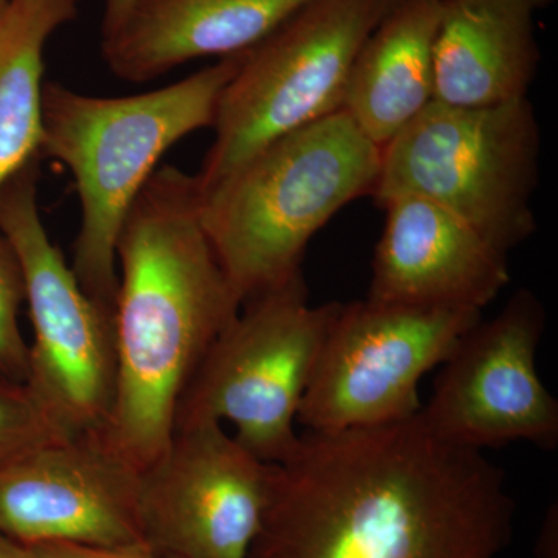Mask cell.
I'll use <instances>...</instances> for the list:
<instances>
[{"mask_svg": "<svg viewBox=\"0 0 558 558\" xmlns=\"http://www.w3.org/2000/svg\"><path fill=\"white\" fill-rule=\"evenodd\" d=\"M398 2L310 0L245 51L220 95L199 189H211L281 135L343 108L363 44Z\"/></svg>", "mask_w": 558, "mask_h": 558, "instance_id": "obj_6", "label": "cell"}, {"mask_svg": "<svg viewBox=\"0 0 558 558\" xmlns=\"http://www.w3.org/2000/svg\"><path fill=\"white\" fill-rule=\"evenodd\" d=\"M244 54L128 97H92L44 83L43 159L68 168L80 197L70 267L84 292L106 310H116L117 241L132 204L175 143L211 128L220 95Z\"/></svg>", "mask_w": 558, "mask_h": 558, "instance_id": "obj_3", "label": "cell"}, {"mask_svg": "<svg viewBox=\"0 0 558 558\" xmlns=\"http://www.w3.org/2000/svg\"><path fill=\"white\" fill-rule=\"evenodd\" d=\"M137 0H106L105 14H102L101 33L102 39L113 35L126 17L130 16L132 7Z\"/></svg>", "mask_w": 558, "mask_h": 558, "instance_id": "obj_21", "label": "cell"}, {"mask_svg": "<svg viewBox=\"0 0 558 558\" xmlns=\"http://www.w3.org/2000/svg\"><path fill=\"white\" fill-rule=\"evenodd\" d=\"M546 312L519 289L494 318L472 326L444 360L432 399L418 411L446 442L484 450L524 440L556 449L558 402L539 379Z\"/></svg>", "mask_w": 558, "mask_h": 558, "instance_id": "obj_10", "label": "cell"}, {"mask_svg": "<svg viewBox=\"0 0 558 558\" xmlns=\"http://www.w3.org/2000/svg\"><path fill=\"white\" fill-rule=\"evenodd\" d=\"M553 0H440L435 101L480 108L526 98L537 75L535 20Z\"/></svg>", "mask_w": 558, "mask_h": 558, "instance_id": "obj_15", "label": "cell"}, {"mask_svg": "<svg viewBox=\"0 0 558 558\" xmlns=\"http://www.w3.org/2000/svg\"><path fill=\"white\" fill-rule=\"evenodd\" d=\"M64 433L25 381L0 373V468L25 451Z\"/></svg>", "mask_w": 558, "mask_h": 558, "instance_id": "obj_18", "label": "cell"}, {"mask_svg": "<svg viewBox=\"0 0 558 558\" xmlns=\"http://www.w3.org/2000/svg\"><path fill=\"white\" fill-rule=\"evenodd\" d=\"M0 558H38V556L31 546L22 545V543L0 534Z\"/></svg>", "mask_w": 558, "mask_h": 558, "instance_id": "obj_23", "label": "cell"}, {"mask_svg": "<svg viewBox=\"0 0 558 558\" xmlns=\"http://www.w3.org/2000/svg\"><path fill=\"white\" fill-rule=\"evenodd\" d=\"M538 558H558V510L557 506L549 509L543 523L537 543Z\"/></svg>", "mask_w": 558, "mask_h": 558, "instance_id": "obj_22", "label": "cell"}, {"mask_svg": "<svg viewBox=\"0 0 558 558\" xmlns=\"http://www.w3.org/2000/svg\"><path fill=\"white\" fill-rule=\"evenodd\" d=\"M380 165L379 146L340 109L199 189L202 226L241 306L303 277L312 238L351 202L373 196Z\"/></svg>", "mask_w": 558, "mask_h": 558, "instance_id": "obj_4", "label": "cell"}, {"mask_svg": "<svg viewBox=\"0 0 558 558\" xmlns=\"http://www.w3.org/2000/svg\"><path fill=\"white\" fill-rule=\"evenodd\" d=\"M340 307L312 306L303 277L242 304L183 392L174 429L227 421L256 458L281 462L299 442L301 400Z\"/></svg>", "mask_w": 558, "mask_h": 558, "instance_id": "obj_7", "label": "cell"}, {"mask_svg": "<svg viewBox=\"0 0 558 558\" xmlns=\"http://www.w3.org/2000/svg\"><path fill=\"white\" fill-rule=\"evenodd\" d=\"M160 558H178V557H160Z\"/></svg>", "mask_w": 558, "mask_h": 558, "instance_id": "obj_25", "label": "cell"}, {"mask_svg": "<svg viewBox=\"0 0 558 558\" xmlns=\"http://www.w3.org/2000/svg\"><path fill=\"white\" fill-rule=\"evenodd\" d=\"M81 0H11L0 11V190L43 160L46 47Z\"/></svg>", "mask_w": 558, "mask_h": 558, "instance_id": "obj_17", "label": "cell"}, {"mask_svg": "<svg viewBox=\"0 0 558 558\" xmlns=\"http://www.w3.org/2000/svg\"><path fill=\"white\" fill-rule=\"evenodd\" d=\"M140 475L101 428L47 440L0 468V534L25 546L145 543Z\"/></svg>", "mask_w": 558, "mask_h": 558, "instance_id": "obj_12", "label": "cell"}, {"mask_svg": "<svg viewBox=\"0 0 558 558\" xmlns=\"http://www.w3.org/2000/svg\"><path fill=\"white\" fill-rule=\"evenodd\" d=\"M10 2L11 0H0V11L5 9V7L9 5Z\"/></svg>", "mask_w": 558, "mask_h": 558, "instance_id": "obj_24", "label": "cell"}, {"mask_svg": "<svg viewBox=\"0 0 558 558\" xmlns=\"http://www.w3.org/2000/svg\"><path fill=\"white\" fill-rule=\"evenodd\" d=\"M515 510L502 469L439 439L418 413L307 432L275 464L247 558H498Z\"/></svg>", "mask_w": 558, "mask_h": 558, "instance_id": "obj_1", "label": "cell"}, {"mask_svg": "<svg viewBox=\"0 0 558 558\" xmlns=\"http://www.w3.org/2000/svg\"><path fill=\"white\" fill-rule=\"evenodd\" d=\"M439 11L440 0H399L352 68L341 109L380 149L435 102Z\"/></svg>", "mask_w": 558, "mask_h": 558, "instance_id": "obj_16", "label": "cell"}, {"mask_svg": "<svg viewBox=\"0 0 558 558\" xmlns=\"http://www.w3.org/2000/svg\"><path fill=\"white\" fill-rule=\"evenodd\" d=\"M24 303L20 263L0 234V373L17 381H25L28 371V343L20 325Z\"/></svg>", "mask_w": 558, "mask_h": 558, "instance_id": "obj_19", "label": "cell"}, {"mask_svg": "<svg viewBox=\"0 0 558 558\" xmlns=\"http://www.w3.org/2000/svg\"><path fill=\"white\" fill-rule=\"evenodd\" d=\"M366 299L380 303L483 311L509 284L508 255L435 202L395 196Z\"/></svg>", "mask_w": 558, "mask_h": 558, "instance_id": "obj_13", "label": "cell"}, {"mask_svg": "<svg viewBox=\"0 0 558 558\" xmlns=\"http://www.w3.org/2000/svg\"><path fill=\"white\" fill-rule=\"evenodd\" d=\"M116 391L101 432L138 472L167 449L194 373L241 303L202 226L196 174L157 168L117 241Z\"/></svg>", "mask_w": 558, "mask_h": 558, "instance_id": "obj_2", "label": "cell"}, {"mask_svg": "<svg viewBox=\"0 0 558 558\" xmlns=\"http://www.w3.org/2000/svg\"><path fill=\"white\" fill-rule=\"evenodd\" d=\"M39 163L0 190V234L24 279L33 341L25 384L64 435L101 428L116 391L113 312L92 300L40 218Z\"/></svg>", "mask_w": 558, "mask_h": 558, "instance_id": "obj_8", "label": "cell"}, {"mask_svg": "<svg viewBox=\"0 0 558 558\" xmlns=\"http://www.w3.org/2000/svg\"><path fill=\"white\" fill-rule=\"evenodd\" d=\"M310 0H137L123 25L102 39L117 78L156 80L197 58L252 50Z\"/></svg>", "mask_w": 558, "mask_h": 558, "instance_id": "obj_14", "label": "cell"}, {"mask_svg": "<svg viewBox=\"0 0 558 558\" xmlns=\"http://www.w3.org/2000/svg\"><path fill=\"white\" fill-rule=\"evenodd\" d=\"M31 548L38 558H157L145 543L123 548H102L83 543L49 542L33 545Z\"/></svg>", "mask_w": 558, "mask_h": 558, "instance_id": "obj_20", "label": "cell"}, {"mask_svg": "<svg viewBox=\"0 0 558 558\" xmlns=\"http://www.w3.org/2000/svg\"><path fill=\"white\" fill-rule=\"evenodd\" d=\"M275 464L219 422L185 425L140 475V527L157 558H247Z\"/></svg>", "mask_w": 558, "mask_h": 558, "instance_id": "obj_11", "label": "cell"}, {"mask_svg": "<svg viewBox=\"0 0 558 558\" xmlns=\"http://www.w3.org/2000/svg\"><path fill=\"white\" fill-rule=\"evenodd\" d=\"M542 134L529 98L462 108L432 102L381 148L377 204L435 202L508 255L537 229Z\"/></svg>", "mask_w": 558, "mask_h": 558, "instance_id": "obj_5", "label": "cell"}, {"mask_svg": "<svg viewBox=\"0 0 558 558\" xmlns=\"http://www.w3.org/2000/svg\"><path fill=\"white\" fill-rule=\"evenodd\" d=\"M483 311L362 300L341 304L299 418L307 432L380 427L416 416L418 384Z\"/></svg>", "mask_w": 558, "mask_h": 558, "instance_id": "obj_9", "label": "cell"}]
</instances>
